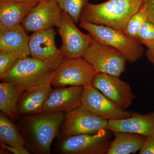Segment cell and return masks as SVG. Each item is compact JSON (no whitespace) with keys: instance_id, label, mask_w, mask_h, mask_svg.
Returning <instances> with one entry per match:
<instances>
[{"instance_id":"obj_1","label":"cell","mask_w":154,"mask_h":154,"mask_svg":"<svg viewBox=\"0 0 154 154\" xmlns=\"http://www.w3.org/2000/svg\"><path fill=\"white\" fill-rule=\"evenodd\" d=\"M64 112H46L26 115L17 125L25 147L30 152L49 154L54 140L57 137L65 119Z\"/></svg>"},{"instance_id":"obj_2","label":"cell","mask_w":154,"mask_h":154,"mask_svg":"<svg viewBox=\"0 0 154 154\" xmlns=\"http://www.w3.org/2000/svg\"><path fill=\"white\" fill-rule=\"evenodd\" d=\"M143 0H108L86 5L80 21L105 25L122 31L131 17L139 11Z\"/></svg>"},{"instance_id":"obj_3","label":"cell","mask_w":154,"mask_h":154,"mask_svg":"<svg viewBox=\"0 0 154 154\" xmlns=\"http://www.w3.org/2000/svg\"><path fill=\"white\" fill-rule=\"evenodd\" d=\"M55 70L41 61L28 56L20 59L1 80L19 86L25 91L51 83Z\"/></svg>"},{"instance_id":"obj_4","label":"cell","mask_w":154,"mask_h":154,"mask_svg":"<svg viewBox=\"0 0 154 154\" xmlns=\"http://www.w3.org/2000/svg\"><path fill=\"white\" fill-rule=\"evenodd\" d=\"M80 26L97 40L118 50L130 63L135 62L143 56L144 49L142 45L121 30L82 20L80 21Z\"/></svg>"},{"instance_id":"obj_5","label":"cell","mask_w":154,"mask_h":154,"mask_svg":"<svg viewBox=\"0 0 154 154\" xmlns=\"http://www.w3.org/2000/svg\"><path fill=\"white\" fill-rule=\"evenodd\" d=\"M89 34V41L82 57L96 73L119 78L125 71L127 60L122 53L112 46L97 40Z\"/></svg>"},{"instance_id":"obj_6","label":"cell","mask_w":154,"mask_h":154,"mask_svg":"<svg viewBox=\"0 0 154 154\" xmlns=\"http://www.w3.org/2000/svg\"><path fill=\"white\" fill-rule=\"evenodd\" d=\"M110 131L105 130L96 134H79L58 139L56 153L107 154L110 142Z\"/></svg>"},{"instance_id":"obj_7","label":"cell","mask_w":154,"mask_h":154,"mask_svg":"<svg viewBox=\"0 0 154 154\" xmlns=\"http://www.w3.org/2000/svg\"><path fill=\"white\" fill-rule=\"evenodd\" d=\"M108 120L82 107L66 113L58 139L79 134H96L107 130ZM108 130V129H107Z\"/></svg>"},{"instance_id":"obj_8","label":"cell","mask_w":154,"mask_h":154,"mask_svg":"<svg viewBox=\"0 0 154 154\" xmlns=\"http://www.w3.org/2000/svg\"><path fill=\"white\" fill-rule=\"evenodd\" d=\"M96 73L94 68L83 57L65 58L56 69L51 86L59 88L90 85Z\"/></svg>"},{"instance_id":"obj_9","label":"cell","mask_w":154,"mask_h":154,"mask_svg":"<svg viewBox=\"0 0 154 154\" xmlns=\"http://www.w3.org/2000/svg\"><path fill=\"white\" fill-rule=\"evenodd\" d=\"M53 28L33 32L29 36L28 47L31 57L56 69L65 59L60 49L57 47Z\"/></svg>"},{"instance_id":"obj_10","label":"cell","mask_w":154,"mask_h":154,"mask_svg":"<svg viewBox=\"0 0 154 154\" xmlns=\"http://www.w3.org/2000/svg\"><path fill=\"white\" fill-rule=\"evenodd\" d=\"M81 107L108 120L128 118L134 113L123 110L91 85L84 87Z\"/></svg>"},{"instance_id":"obj_11","label":"cell","mask_w":154,"mask_h":154,"mask_svg":"<svg viewBox=\"0 0 154 154\" xmlns=\"http://www.w3.org/2000/svg\"><path fill=\"white\" fill-rule=\"evenodd\" d=\"M62 12L55 1L38 2L22 22L25 30L35 32L58 28L61 23Z\"/></svg>"},{"instance_id":"obj_12","label":"cell","mask_w":154,"mask_h":154,"mask_svg":"<svg viewBox=\"0 0 154 154\" xmlns=\"http://www.w3.org/2000/svg\"><path fill=\"white\" fill-rule=\"evenodd\" d=\"M91 85L124 110L128 108L136 99L129 84L119 77L96 73Z\"/></svg>"},{"instance_id":"obj_13","label":"cell","mask_w":154,"mask_h":154,"mask_svg":"<svg viewBox=\"0 0 154 154\" xmlns=\"http://www.w3.org/2000/svg\"><path fill=\"white\" fill-rule=\"evenodd\" d=\"M58 32L62 42L60 49L65 58L82 57L89 43V34L82 33L68 14L63 11Z\"/></svg>"},{"instance_id":"obj_14","label":"cell","mask_w":154,"mask_h":154,"mask_svg":"<svg viewBox=\"0 0 154 154\" xmlns=\"http://www.w3.org/2000/svg\"><path fill=\"white\" fill-rule=\"evenodd\" d=\"M83 86H70L53 89L48 97L43 107V112H69L81 106Z\"/></svg>"},{"instance_id":"obj_15","label":"cell","mask_w":154,"mask_h":154,"mask_svg":"<svg viewBox=\"0 0 154 154\" xmlns=\"http://www.w3.org/2000/svg\"><path fill=\"white\" fill-rule=\"evenodd\" d=\"M107 129L113 133L121 131L149 136L154 134V110L145 114L134 112L128 118L108 120Z\"/></svg>"},{"instance_id":"obj_16","label":"cell","mask_w":154,"mask_h":154,"mask_svg":"<svg viewBox=\"0 0 154 154\" xmlns=\"http://www.w3.org/2000/svg\"><path fill=\"white\" fill-rule=\"evenodd\" d=\"M28 36L22 25L0 28V51L12 53L20 59L30 56Z\"/></svg>"},{"instance_id":"obj_17","label":"cell","mask_w":154,"mask_h":154,"mask_svg":"<svg viewBox=\"0 0 154 154\" xmlns=\"http://www.w3.org/2000/svg\"><path fill=\"white\" fill-rule=\"evenodd\" d=\"M51 86L49 83L23 91L18 102L19 114L30 115L43 112L45 102L52 90Z\"/></svg>"},{"instance_id":"obj_18","label":"cell","mask_w":154,"mask_h":154,"mask_svg":"<svg viewBox=\"0 0 154 154\" xmlns=\"http://www.w3.org/2000/svg\"><path fill=\"white\" fill-rule=\"evenodd\" d=\"M38 2L0 0V28L20 25Z\"/></svg>"},{"instance_id":"obj_19","label":"cell","mask_w":154,"mask_h":154,"mask_svg":"<svg viewBox=\"0 0 154 154\" xmlns=\"http://www.w3.org/2000/svg\"><path fill=\"white\" fill-rule=\"evenodd\" d=\"M23 88L10 83H0V110L12 121H17L20 117L18 102Z\"/></svg>"},{"instance_id":"obj_20","label":"cell","mask_w":154,"mask_h":154,"mask_svg":"<svg viewBox=\"0 0 154 154\" xmlns=\"http://www.w3.org/2000/svg\"><path fill=\"white\" fill-rule=\"evenodd\" d=\"M114 138L110 142L107 154H130L140 151L146 137L126 132L113 133Z\"/></svg>"},{"instance_id":"obj_21","label":"cell","mask_w":154,"mask_h":154,"mask_svg":"<svg viewBox=\"0 0 154 154\" xmlns=\"http://www.w3.org/2000/svg\"><path fill=\"white\" fill-rule=\"evenodd\" d=\"M0 142L19 148H25L24 138L17 125L5 113H0Z\"/></svg>"},{"instance_id":"obj_22","label":"cell","mask_w":154,"mask_h":154,"mask_svg":"<svg viewBox=\"0 0 154 154\" xmlns=\"http://www.w3.org/2000/svg\"><path fill=\"white\" fill-rule=\"evenodd\" d=\"M147 19L146 7L143 5L139 11L131 17L122 32L126 36L136 39L138 33Z\"/></svg>"},{"instance_id":"obj_23","label":"cell","mask_w":154,"mask_h":154,"mask_svg":"<svg viewBox=\"0 0 154 154\" xmlns=\"http://www.w3.org/2000/svg\"><path fill=\"white\" fill-rule=\"evenodd\" d=\"M88 0H56L62 11L71 18L75 24L80 22L81 14Z\"/></svg>"},{"instance_id":"obj_24","label":"cell","mask_w":154,"mask_h":154,"mask_svg":"<svg viewBox=\"0 0 154 154\" xmlns=\"http://www.w3.org/2000/svg\"><path fill=\"white\" fill-rule=\"evenodd\" d=\"M136 39L140 44L147 47L148 49H154V25L147 20L138 33Z\"/></svg>"},{"instance_id":"obj_25","label":"cell","mask_w":154,"mask_h":154,"mask_svg":"<svg viewBox=\"0 0 154 154\" xmlns=\"http://www.w3.org/2000/svg\"><path fill=\"white\" fill-rule=\"evenodd\" d=\"M20 58L17 55L5 51H0V79L16 64Z\"/></svg>"},{"instance_id":"obj_26","label":"cell","mask_w":154,"mask_h":154,"mask_svg":"<svg viewBox=\"0 0 154 154\" xmlns=\"http://www.w3.org/2000/svg\"><path fill=\"white\" fill-rule=\"evenodd\" d=\"M1 146V154L5 153L8 152V154H31L29 151L26 148H19L6 144L2 143L0 144Z\"/></svg>"},{"instance_id":"obj_27","label":"cell","mask_w":154,"mask_h":154,"mask_svg":"<svg viewBox=\"0 0 154 154\" xmlns=\"http://www.w3.org/2000/svg\"><path fill=\"white\" fill-rule=\"evenodd\" d=\"M139 154H154V134L146 138Z\"/></svg>"},{"instance_id":"obj_28","label":"cell","mask_w":154,"mask_h":154,"mask_svg":"<svg viewBox=\"0 0 154 154\" xmlns=\"http://www.w3.org/2000/svg\"><path fill=\"white\" fill-rule=\"evenodd\" d=\"M143 5L146 7L147 20L154 25V0H143Z\"/></svg>"},{"instance_id":"obj_29","label":"cell","mask_w":154,"mask_h":154,"mask_svg":"<svg viewBox=\"0 0 154 154\" xmlns=\"http://www.w3.org/2000/svg\"><path fill=\"white\" fill-rule=\"evenodd\" d=\"M146 54L148 60L154 65V49H148Z\"/></svg>"},{"instance_id":"obj_30","label":"cell","mask_w":154,"mask_h":154,"mask_svg":"<svg viewBox=\"0 0 154 154\" xmlns=\"http://www.w3.org/2000/svg\"><path fill=\"white\" fill-rule=\"evenodd\" d=\"M12 1H17V2H35V1H37L36 0H12Z\"/></svg>"},{"instance_id":"obj_31","label":"cell","mask_w":154,"mask_h":154,"mask_svg":"<svg viewBox=\"0 0 154 154\" xmlns=\"http://www.w3.org/2000/svg\"><path fill=\"white\" fill-rule=\"evenodd\" d=\"M38 2H43V1H54L56 0H36Z\"/></svg>"}]
</instances>
